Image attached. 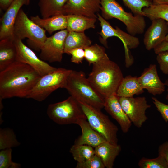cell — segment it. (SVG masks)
<instances>
[{"label": "cell", "instance_id": "obj_1", "mask_svg": "<svg viewBox=\"0 0 168 168\" xmlns=\"http://www.w3.org/2000/svg\"><path fill=\"white\" fill-rule=\"evenodd\" d=\"M41 77L29 65L16 61L0 71V99L27 98Z\"/></svg>", "mask_w": 168, "mask_h": 168}, {"label": "cell", "instance_id": "obj_2", "mask_svg": "<svg viewBox=\"0 0 168 168\" xmlns=\"http://www.w3.org/2000/svg\"><path fill=\"white\" fill-rule=\"evenodd\" d=\"M92 65L87 78L93 87L105 98L116 93L124 77L119 66L109 57Z\"/></svg>", "mask_w": 168, "mask_h": 168}, {"label": "cell", "instance_id": "obj_3", "mask_svg": "<svg viewBox=\"0 0 168 168\" xmlns=\"http://www.w3.org/2000/svg\"><path fill=\"white\" fill-rule=\"evenodd\" d=\"M64 88L78 101L100 109L104 107L105 98L93 87L82 71L72 70Z\"/></svg>", "mask_w": 168, "mask_h": 168}, {"label": "cell", "instance_id": "obj_4", "mask_svg": "<svg viewBox=\"0 0 168 168\" xmlns=\"http://www.w3.org/2000/svg\"><path fill=\"white\" fill-rule=\"evenodd\" d=\"M102 16L105 19L116 18L126 26L128 33L133 36L142 34L146 26L144 16H133L125 11L115 0H101Z\"/></svg>", "mask_w": 168, "mask_h": 168}, {"label": "cell", "instance_id": "obj_5", "mask_svg": "<svg viewBox=\"0 0 168 168\" xmlns=\"http://www.w3.org/2000/svg\"><path fill=\"white\" fill-rule=\"evenodd\" d=\"M46 31L29 19L23 9L20 10L14 26V38L22 40L27 38L30 47L37 51H40L47 38Z\"/></svg>", "mask_w": 168, "mask_h": 168}, {"label": "cell", "instance_id": "obj_6", "mask_svg": "<svg viewBox=\"0 0 168 168\" xmlns=\"http://www.w3.org/2000/svg\"><path fill=\"white\" fill-rule=\"evenodd\" d=\"M49 117L60 125L77 124L86 118L78 102L71 96L63 101L49 105L47 110Z\"/></svg>", "mask_w": 168, "mask_h": 168}, {"label": "cell", "instance_id": "obj_7", "mask_svg": "<svg viewBox=\"0 0 168 168\" xmlns=\"http://www.w3.org/2000/svg\"><path fill=\"white\" fill-rule=\"evenodd\" d=\"M78 102L91 126L107 142L114 144H118V128L108 116L102 112L100 109Z\"/></svg>", "mask_w": 168, "mask_h": 168}, {"label": "cell", "instance_id": "obj_8", "mask_svg": "<svg viewBox=\"0 0 168 168\" xmlns=\"http://www.w3.org/2000/svg\"><path fill=\"white\" fill-rule=\"evenodd\" d=\"M72 70L63 68H57L53 71L41 77L27 98L41 102L55 90L64 88Z\"/></svg>", "mask_w": 168, "mask_h": 168}, {"label": "cell", "instance_id": "obj_9", "mask_svg": "<svg viewBox=\"0 0 168 168\" xmlns=\"http://www.w3.org/2000/svg\"><path fill=\"white\" fill-rule=\"evenodd\" d=\"M97 16L101 28V31L99 33L101 36L100 42L107 48V40L109 38L116 37L120 39L124 46L126 66L127 68L130 67L133 63V59L129 53V49H135L138 46L140 43L139 39L123 31L117 26L114 28L99 13Z\"/></svg>", "mask_w": 168, "mask_h": 168}, {"label": "cell", "instance_id": "obj_10", "mask_svg": "<svg viewBox=\"0 0 168 168\" xmlns=\"http://www.w3.org/2000/svg\"><path fill=\"white\" fill-rule=\"evenodd\" d=\"M121 106L132 123L136 127L141 128L147 120L146 110L151 107L144 96L119 97Z\"/></svg>", "mask_w": 168, "mask_h": 168}, {"label": "cell", "instance_id": "obj_11", "mask_svg": "<svg viewBox=\"0 0 168 168\" xmlns=\"http://www.w3.org/2000/svg\"><path fill=\"white\" fill-rule=\"evenodd\" d=\"M14 42L17 53L16 61L29 65L41 77L57 68L39 58L34 52L24 44L22 40L14 38Z\"/></svg>", "mask_w": 168, "mask_h": 168}, {"label": "cell", "instance_id": "obj_12", "mask_svg": "<svg viewBox=\"0 0 168 168\" xmlns=\"http://www.w3.org/2000/svg\"><path fill=\"white\" fill-rule=\"evenodd\" d=\"M68 32L67 29L61 30L48 37L40 49V58L49 63L60 62L64 53V43Z\"/></svg>", "mask_w": 168, "mask_h": 168}, {"label": "cell", "instance_id": "obj_13", "mask_svg": "<svg viewBox=\"0 0 168 168\" xmlns=\"http://www.w3.org/2000/svg\"><path fill=\"white\" fill-rule=\"evenodd\" d=\"M29 2L28 0H14L9 6L0 19V40L14 39V27L19 12L23 5Z\"/></svg>", "mask_w": 168, "mask_h": 168}, {"label": "cell", "instance_id": "obj_14", "mask_svg": "<svg viewBox=\"0 0 168 168\" xmlns=\"http://www.w3.org/2000/svg\"><path fill=\"white\" fill-rule=\"evenodd\" d=\"M151 24L144 35L143 43L147 50L150 51L164 41L168 33L167 22L161 18L152 21Z\"/></svg>", "mask_w": 168, "mask_h": 168}, {"label": "cell", "instance_id": "obj_15", "mask_svg": "<svg viewBox=\"0 0 168 168\" xmlns=\"http://www.w3.org/2000/svg\"><path fill=\"white\" fill-rule=\"evenodd\" d=\"M101 0H68L63 14H78L97 18L96 14L100 8Z\"/></svg>", "mask_w": 168, "mask_h": 168}, {"label": "cell", "instance_id": "obj_16", "mask_svg": "<svg viewBox=\"0 0 168 168\" xmlns=\"http://www.w3.org/2000/svg\"><path fill=\"white\" fill-rule=\"evenodd\" d=\"M138 79L142 87L152 95H160L165 91L166 86L158 76L155 64H151L145 68Z\"/></svg>", "mask_w": 168, "mask_h": 168}, {"label": "cell", "instance_id": "obj_17", "mask_svg": "<svg viewBox=\"0 0 168 168\" xmlns=\"http://www.w3.org/2000/svg\"><path fill=\"white\" fill-rule=\"evenodd\" d=\"M104 108L118 123L122 131L126 133L129 131L132 122L123 110L116 93L105 98Z\"/></svg>", "mask_w": 168, "mask_h": 168}, {"label": "cell", "instance_id": "obj_18", "mask_svg": "<svg viewBox=\"0 0 168 168\" xmlns=\"http://www.w3.org/2000/svg\"><path fill=\"white\" fill-rule=\"evenodd\" d=\"M77 124L80 127L82 134L75 140L74 144L86 145L94 148L100 144L107 141L91 126L87 119H80Z\"/></svg>", "mask_w": 168, "mask_h": 168}, {"label": "cell", "instance_id": "obj_19", "mask_svg": "<svg viewBox=\"0 0 168 168\" xmlns=\"http://www.w3.org/2000/svg\"><path fill=\"white\" fill-rule=\"evenodd\" d=\"M30 19L49 34L57 30L66 29L67 28V16L63 14H57L45 18H40L36 15L31 16Z\"/></svg>", "mask_w": 168, "mask_h": 168}, {"label": "cell", "instance_id": "obj_20", "mask_svg": "<svg viewBox=\"0 0 168 168\" xmlns=\"http://www.w3.org/2000/svg\"><path fill=\"white\" fill-rule=\"evenodd\" d=\"M95 154L101 160L105 167L112 168L116 157L121 150V146L107 141L103 142L95 147Z\"/></svg>", "mask_w": 168, "mask_h": 168}, {"label": "cell", "instance_id": "obj_21", "mask_svg": "<svg viewBox=\"0 0 168 168\" xmlns=\"http://www.w3.org/2000/svg\"><path fill=\"white\" fill-rule=\"evenodd\" d=\"M144 92L137 76L128 75L124 77L116 93L119 97H131Z\"/></svg>", "mask_w": 168, "mask_h": 168}, {"label": "cell", "instance_id": "obj_22", "mask_svg": "<svg viewBox=\"0 0 168 168\" xmlns=\"http://www.w3.org/2000/svg\"><path fill=\"white\" fill-rule=\"evenodd\" d=\"M66 16V29L68 31L84 32L86 30L95 28L97 18L78 14H69Z\"/></svg>", "mask_w": 168, "mask_h": 168}, {"label": "cell", "instance_id": "obj_23", "mask_svg": "<svg viewBox=\"0 0 168 168\" xmlns=\"http://www.w3.org/2000/svg\"><path fill=\"white\" fill-rule=\"evenodd\" d=\"M14 40L5 39L0 40V71L16 60L17 53Z\"/></svg>", "mask_w": 168, "mask_h": 168}, {"label": "cell", "instance_id": "obj_24", "mask_svg": "<svg viewBox=\"0 0 168 168\" xmlns=\"http://www.w3.org/2000/svg\"><path fill=\"white\" fill-rule=\"evenodd\" d=\"M91 41L84 32L68 31L64 43V53L69 54L72 50L85 48L91 45Z\"/></svg>", "mask_w": 168, "mask_h": 168}, {"label": "cell", "instance_id": "obj_25", "mask_svg": "<svg viewBox=\"0 0 168 168\" xmlns=\"http://www.w3.org/2000/svg\"><path fill=\"white\" fill-rule=\"evenodd\" d=\"M68 0H38V5L42 18L63 14Z\"/></svg>", "mask_w": 168, "mask_h": 168}, {"label": "cell", "instance_id": "obj_26", "mask_svg": "<svg viewBox=\"0 0 168 168\" xmlns=\"http://www.w3.org/2000/svg\"><path fill=\"white\" fill-rule=\"evenodd\" d=\"M85 58L89 65L94 64L108 57L105 49L97 44L84 49Z\"/></svg>", "mask_w": 168, "mask_h": 168}, {"label": "cell", "instance_id": "obj_27", "mask_svg": "<svg viewBox=\"0 0 168 168\" xmlns=\"http://www.w3.org/2000/svg\"><path fill=\"white\" fill-rule=\"evenodd\" d=\"M70 152L77 163L84 162L95 154L94 148L86 145L74 144Z\"/></svg>", "mask_w": 168, "mask_h": 168}, {"label": "cell", "instance_id": "obj_28", "mask_svg": "<svg viewBox=\"0 0 168 168\" xmlns=\"http://www.w3.org/2000/svg\"><path fill=\"white\" fill-rule=\"evenodd\" d=\"M145 16L151 21L157 18L163 19L168 22V3L159 5L152 4L142 9Z\"/></svg>", "mask_w": 168, "mask_h": 168}, {"label": "cell", "instance_id": "obj_29", "mask_svg": "<svg viewBox=\"0 0 168 168\" xmlns=\"http://www.w3.org/2000/svg\"><path fill=\"white\" fill-rule=\"evenodd\" d=\"M13 130L9 128H0V150L11 148L20 145Z\"/></svg>", "mask_w": 168, "mask_h": 168}, {"label": "cell", "instance_id": "obj_30", "mask_svg": "<svg viewBox=\"0 0 168 168\" xmlns=\"http://www.w3.org/2000/svg\"><path fill=\"white\" fill-rule=\"evenodd\" d=\"M135 15L145 16L142 9L152 4V0H122Z\"/></svg>", "mask_w": 168, "mask_h": 168}, {"label": "cell", "instance_id": "obj_31", "mask_svg": "<svg viewBox=\"0 0 168 168\" xmlns=\"http://www.w3.org/2000/svg\"><path fill=\"white\" fill-rule=\"evenodd\" d=\"M138 166L140 168H168L166 160L160 155L152 159L143 157L139 160Z\"/></svg>", "mask_w": 168, "mask_h": 168}, {"label": "cell", "instance_id": "obj_32", "mask_svg": "<svg viewBox=\"0 0 168 168\" xmlns=\"http://www.w3.org/2000/svg\"><path fill=\"white\" fill-rule=\"evenodd\" d=\"M12 149L8 148L2 150L0 152V168H19L20 164L12 161Z\"/></svg>", "mask_w": 168, "mask_h": 168}, {"label": "cell", "instance_id": "obj_33", "mask_svg": "<svg viewBox=\"0 0 168 168\" xmlns=\"http://www.w3.org/2000/svg\"><path fill=\"white\" fill-rule=\"evenodd\" d=\"M105 167L100 158L95 154L82 163H77L76 168H104Z\"/></svg>", "mask_w": 168, "mask_h": 168}, {"label": "cell", "instance_id": "obj_34", "mask_svg": "<svg viewBox=\"0 0 168 168\" xmlns=\"http://www.w3.org/2000/svg\"><path fill=\"white\" fill-rule=\"evenodd\" d=\"M156 59L160 69L165 75H168V51L160 52L157 54Z\"/></svg>", "mask_w": 168, "mask_h": 168}, {"label": "cell", "instance_id": "obj_35", "mask_svg": "<svg viewBox=\"0 0 168 168\" xmlns=\"http://www.w3.org/2000/svg\"><path fill=\"white\" fill-rule=\"evenodd\" d=\"M152 102L166 122H168V104L166 105L155 97H152Z\"/></svg>", "mask_w": 168, "mask_h": 168}, {"label": "cell", "instance_id": "obj_36", "mask_svg": "<svg viewBox=\"0 0 168 168\" xmlns=\"http://www.w3.org/2000/svg\"><path fill=\"white\" fill-rule=\"evenodd\" d=\"M71 55V61L72 62L79 64L82 63L85 58V51L82 48H77L71 50L69 53Z\"/></svg>", "mask_w": 168, "mask_h": 168}, {"label": "cell", "instance_id": "obj_37", "mask_svg": "<svg viewBox=\"0 0 168 168\" xmlns=\"http://www.w3.org/2000/svg\"><path fill=\"white\" fill-rule=\"evenodd\" d=\"M158 155L162 156L168 164V141L161 144L158 147Z\"/></svg>", "mask_w": 168, "mask_h": 168}, {"label": "cell", "instance_id": "obj_38", "mask_svg": "<svg viewBox=\"0 0 168 168\" xmlns=\"http://www.w3.org/2000/svg\"><path fill=\"white\" fill-rule=\"evenodd\" d=\"M153 49L156 54L162 52L168 51V41L165 40Z\"/></svg>", "mask_w": 168, "mask_h": 168}, {"label": "cell", "instance_id": "obj_39", "mask_svg": "<svg viewBox=\"0 0 168 168\" xmlns=\"http://www.w3.org/2000/svg\"><path fill=\"white\" fill-rule=\"evenodd\" d=\"M14 0H0L1 8L3 10H6L12 3Z\"/></svg>", "mask_w": 168, "mask_h": 168}, {"label": "cell", "instance_id": "obj_40", "mask_svg": "<svg viewBox=\"0 0 168 168\" xmlns=\"http://www.w3.org/2000/svg\"><path fill=\"white\" fill-rule=\"evenodd\" d=\"M152 4L159 5L162 4L168 3V0H152Z\"/></svg>", "mask_w": 168, "mask_h": 168}, {"label": "cell", "instance_id": "obj_41", "mask_svg": "<svg viewBox=\"0 0 168 168\" xmlns=\"http://www.w3.org/2000/svg\"><path fill=\"white\" fill-rule=\"evenodd\" d=\"M164 84L167 87V94L166 96V99L168 101V78L166 79L164 82Z\"/></svg>", "mask_w": 168, "mask_h": 168}, {"label": "cell", "instance_id": "obj_42", "mask_svg": "<svg viewBox=\"0 0 168 168\" xmlns=\"http://www.w3.org/2000/svg\"><path fill=\"white\" fill-rule=\"evenodd\" d=\"M167 24H168V22H167ZM165 40L168 41V33L167 34V35H166V37Z\"/></svg>", "mask_w": 168, "mask_h": 168}, {"label": "cell", "instance_id": "obj_43", "mask_svg": "<svg viewBox=\"0 0 168 168\" xmlns=\"http://www.w3.org/2000/svg\"><path fill=\"white\" fill-rule=\"evenodd\" d=\"M30 2V0H28Z\"/></svg>", "mask_w": 168, "mask_h": 168}]
</instances>
